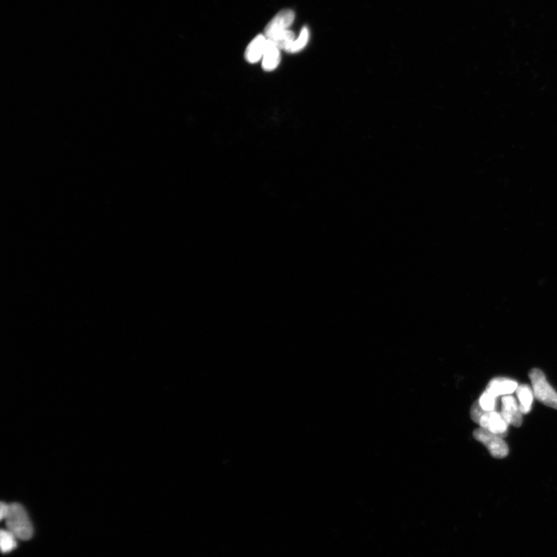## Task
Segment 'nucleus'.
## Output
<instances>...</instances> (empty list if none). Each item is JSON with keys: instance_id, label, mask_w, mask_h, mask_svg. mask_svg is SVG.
Returning <instances> with one entry per match:
<instances>
[{"instance_id": "6e6552de", "label": "nucleus", "mask_w": 557, "mask_h": 557, "mask_svg": "<svg viewBox=\"0 0 557 557\" xmlns=\"http://www.w3.org/2000/svg\"><path fill=\"white\" fill-rule=\"evenodd\" d=\"M268 38L265 35L256 36L248 45L246 52V60L250 64H256L263 59Z\"/></svg>"}, {"instance_id": "f8f14e48", "label": "nucleus", "mask_w": 557, "mask_h": 557, "mask_svg": "<svg viewBox=\"0 0 557 557\" xmlns=\"http://www.w3.org/2000/svg\"><path fill=\"white\" fill-rule=\"evenodd\" d=\"M310 39V32L308 28L304 27L301 31L300 35L295 39L294 43L289 48L287 53L296 54L304 49L305 47L308 45Z\"/></svg>"}, {"instance_id": "9d476101", "label": "nucleus", "mask_w": 557, "mask_h": 557, "mask_svg": "<svg viewBox=\"0 0 557 557\" xmlns=\"http://www.w3.org/2000/svg\"><path fill=\"white\" fill-rule=\"evenodd\" d=\"M515 392L520 401L519 405L522 414H529L532 409V402H534L535 397L534 391H532L528 385H521L518 386Z\"/></svg>"}, {"instance_id": "20e7f679", "label": "nucleus", "mask_w": 557, "mask_h": 557, "mask_svg": "<svg viewBox=\"0 0 557 557\" xmlns=\"http://www.w3.org/2000/svg\"><path fill=\"white\" fill-rule=\"evenodd\" d=\"M479 424L481 428H484L503 438H505L508 434V424L502 414L496 410L484 412L479 419Z\"/></svg>"}, {"instance_id": "1a4fd4ad", "label": "nucleus", "mask_w": 557, "mask_h": 557, "mask_svg": "<svg viewBox=\"0 0 557 557\" xmlns=\"http://www.w3.org/2000/svg\"><path fill=\"white\" fill-rule=\"evenodd\" d=\"M281 56L280 48L268 39L265 52L262 59V66L265 71L275 70L280 63Z\"/></svg>"}, {"instance_id": "4468645a", "label": "nucleus", "mask_w": 557, "mask_h": 557, "mask_svg": "<svg viewBox=\"0 0 557 557\" xmlns=\"http://www.w3.org/2000/svg\"><path fill=\"white\" fill-rule=\"evenodd\" d=\"M479 402L481 407L486 412L494 411L496 408V397L487 390L481 395Z\"/></svg>"}, {"instance_id": "9b49d317", "label": "nucleus", "mask_w": 557, "mask_h": 557, "mask_svg": "<svg viewBox=\"0 0 557 557\" xmlns=\"http://www.w3.org/2000/svg\"><path fill=\"white\" fill-rule=\"evenodd\" d=\"M295 39L296 36L294 32L290 30H287L272 36L268 40H270L271 42L275 44L280 48V51L284 50L287 52L290 46L294 43Z\"/></svg>"}, {"instance_id": "7ed1b4c3", "label": "nucleus", "mask_w": 557, "mask_h": 557, "mask_svg": "<svg viewBox=\"0 0 557 557\" xmlns=\"http://www.w3.org/2000/svg\"><path fill=\"white\" fill-rule=\"evenodd\" d=\"M474 436L476 440L486 445L491 455L495 458H505L508 455V447L503 438L489 431L484 428L475 431Z\"/></svg>"}, {"instance_id": "f03ea898", "label": "nucleus", "mask_w": 557, "mask_h": 557, "mask_svg": "<svg viewBox=\"0 0 557 557\" xmlns=\"http://www.w3.org/2000/svg\"><path fill=\"white\" fill-rule=\"evenodd\" d=\"M534 397L544 405L557 409V393L548 383L546 376L539 369H534L529 374Z\"/></svg>"}, {"instance_id": "ddd939ff", "label": "nucleus", "mask_w": 557, "mask_h": 557, "mask_svg": "<svg viewBox=\"0 0 557 557\" xmlns=\"http://www.w3.org/2000/svg\"><path fill=\"white\" fill-rule=\"evenodd\" d=\"M0 544L3 553H10L17 547V537L9 530H2L0 532Z\"/></svg>"}, {"instance_id": "423d86ee", "label": "nucleus", "mask_w": 557, "mask_h": 557, "mask_svg": "<svg viewBox=\"0 0 557 557\" xmlns=\"http://www.w3.org/2000/svg\"><path fill=\"white\" fill-rule=\"evenodd\" d=\"M503 408L501 414L508 425L519 427L522 424V414L520 405L512 395H504L502 399Z\"/></svg>"}, {"instance_id": "2eb2a0df", "label": "nucleus", "mask_w": 557, "mask_h": 557, "mask_svg": "<svg viewBox=\"0 0 557 557\" xmlns=\"http://www.w3.org/2000/svg\"><path fill=\"white\" fill-rule=\"evenodd\" d=\"M9 507L10 505L5 504L4 503H1V506H0V519H1V520L6 519L8 512H9Z\"/></svg>"}, {"instance_id": "0eeeda50", "label": "nucleus", "mask_w": 557, "mask_h": 557, "mask_svg": "<svg viewBox=\"0 0 557 557\" xmlns=\"http://www.w3.org/2000/svg\"><path fill=\"white\" fill-rule=\"evenodd\" d=\"M518 386V383L513 379L496 378L489 383L486 390L497 398L501 395L504 397L513 393L517 390Z\"/></svg>"}, {"instance_id": "39448f33", "label": "nucleus", "mask_w": 557, "mask_h": 557, "mask_svg": "<svg viewBox=\"0 0 557 557\" xmlns=\"http://www.w3.org/2000/svg\"><path fill=\"white\" fill-rule=\"evenodd\" d=\"M295 19V14L292 10H282L280 11L265 26L264 32L266 38L269 39L274 35L289 30Z\"/></svg>"}, {"instance_id": "f257e3e1", "label": "nucleus", "mask_w": 557, "mask_h": 557, "mask_svg": "<svg viewBox=\"0 0 557 557\" xmlns=\"http://www.w3.org/2000/svg\"><path fill=\"white\" fill-rule=\"evenodd\" d=\"M7 530L20 540H29L34 535V527L29 515L21 505L13 503L10 505L9 512L5 519Z\"/></svg>"}]
</instances>
